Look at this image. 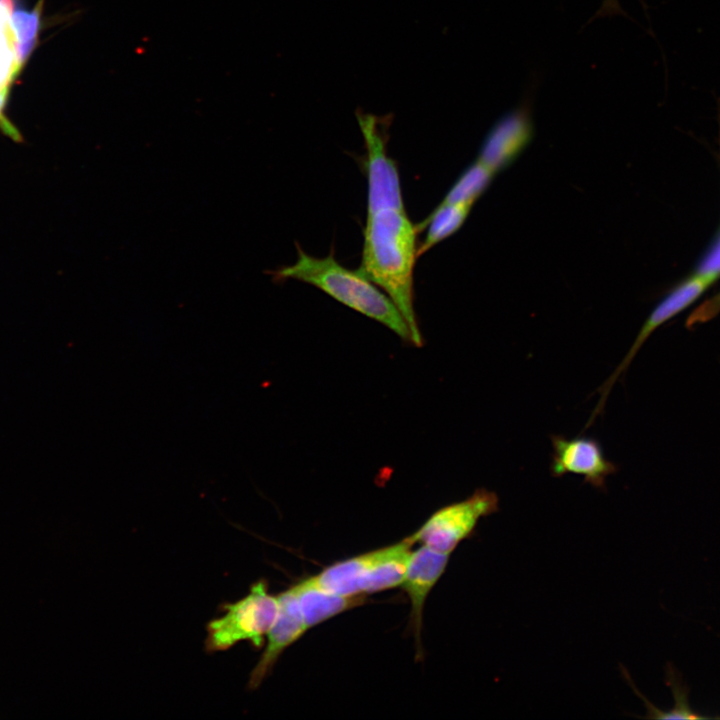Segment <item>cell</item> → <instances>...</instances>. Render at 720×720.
<instances>
[{
    "mask_svg": "<svg viewBox=\"0 0 720 720\" xmlns=\"http://www.w3.org/2000/svg\"><path fill=\"white\" fill-rule=\"evenodd\" d=\"M449 554L434 551L421 545L412 552L405 579L402 583L411 603L410 626L421 650V631L424 605L432 588L444 573Z\"/></svg>",
    "mask_w": 720,
    "mask_h": 720,
    "instance_id": "10",
    "label": "cell"
},
{
    "mask_svg": "<svg viewBox=\"0 0 720 720\" xmlns=\"http://www.w3.org/2000/svg\"><path fill=\"white\" fill-rule=\"evenodd\" d=\"M717 279L718 278L713 275L696 270V272L692 275L679 282L653 308L620 364L599 388L600 399L587 425H590L595 417L602 412L606 398L608 397L612 386L627 370L634 357L650 335L662 324L669 321L696 302V300H698L701 295L717 281Z\"/></svg>",
    "mask_w": 720,
    "mask_h": 720,
    "instance_id": "6",
    "label": "cell"
},
{
    "mask_svg": "<svg viewBox=\"0 0 720 720\" xmlns=\"http://www.w3.org/2000/svg\"><path fill=\"white\" fill-rule=\"evenodd\" d=\"M414 544L409 537L401 542L373 550V559L364 586V594H372L402 585Z\"/></svg>",
    "mask_w": 720,
    "mask_h": 720,
    "instance_id": "12",
    "label": "cell"
},
{
    "mask_svg": "<svg viewBox=\"0 0 720 720\" xmlns=\"http://www.w3.org/2000/svg\"><path fill=\"white\" fill-rule=\"evenodd\" d=\"M417 231L405 209L385 208L367 215L357 271L389 296L410 329L412 344L422 346L413 293Z\"/></svg>",
    "mask_w": 720,
    "mask_h": 720,
    "instance_id": "1",
    "label": "cell"
},
{
    "mask_svg": "<svg viewBox=\"0 0 720 720\" xmlns=\"http://www.w3.org/2000/svg\"><path fill=\"white\" fill-rule=\"evenodd\" d=\"M666 684L670 687L674 698V706L668 711H663L649 702L635 687L637 694L645 702L648 718L653 719H706L695 712L689 705V688L684 683L681 673L669 663L666 666Z\"/></svg>",
    "mask_w": 720,
    "mask_h": 720,
    "instance_id": "16",
    "label": "cell"
},
{
    "mask_svg": "<svg viewBox=\"0 0 720 720\" xmlns=\"http://www.w3.org/2000/svg\"><path fill=\"white\" fill-rule=\"evenodd\" d=\"M473 205L465 203H439L432 213L417 228H427L422 245L418 248L421 256L439 242L457 232L467 219Z\"/></svg>",
    "mask_w": 720,
    "mask_h": 720,
    "instance_id": "14",
    "label": "cell"
},
{
    "mask_svg": "<svg viewBox=\"0 0 720 720\" xmlns=\"http://www.w3.org/2000/svg\"><path fill=\"white\" fill-rule=\"evenodd\" d=\"M297 247V260L274 271L275 279H293L315 286L338 302L381 323L403 341L412 343L403 315L378 286L357 270L342 266L333 254L318 258Z\"/></svg>",
    "mask_w": 720,
    "mask_h": 720,
    "instance_id": "2",
    "label": "cell"
},
{
    "mask_svg": "<svg viewBox=\"0 0 720 720\" xmlns=\"http://www.w3.org/2000/svg\"><path fill=\"white\" fill-rule=\"evenodd\" d=\"M553 447L550 472L553 477L565 474L582 476L592 487L605 490L607 478L615 474L617 466L605 457L599 441L592 437L567 438L551 435Z\"/></svg>",
    "mask_w": 720,
    "mask_h": 720,
    "instance_id": "7",
    "label": "cell"
},
{
    "mask_svg": "<svg viewBox=\"0 0 720 720\" xmlns=\"http://www.w3.org/2000/svg\"><path fill=\"white\" fill-rule=\"evenodd\" d=\"M533 137L534 126L528 105L518 106L493 124L482 141L477 160L497 174L520 156Z\"/></svg>",
    "mask_w": 720,
    "mask_h": 720,
    "instance_id": "8",
    "label": "cell"
},
{
    "mask_svg": "<svg viewBox=\"0 0 720 720\" xmlns=\"http://www.w3.org/2000/svg\"><path fill=\"white\" fill-rule=\"evenodd\" d=\"M225 613L207 626L205 650L207 653L226 651L241 641L254 647L264 644V636L271 629L277 613V597L268 591V583L260 579L253 583L247 595L233 603H223Z\"/></svg>",
    "mask_w": 720,
    "mask_h": 720,
    "instance_id": "3",
    "label": "cell"
},
{
    "mask_svg": "<svg viewBox=\"0 0 720 720\" xmlns=\"http://www.w3.org/2000/svg\"><path fill=\"white\" fill-rule=\"evenodd\" d=\"M495 175L496 174L476 159L458 177L441 203H465L474 205L488 189Z\"/></svg>",
    "mask_w": 720,
    "mask_h": 720,
    "instance_id": "15",
    "label": "cell"
},
{
    "mask_svg": "<svg viewBox=\"0 0 720 720\" xmlns=\"http://www.w3.org/2000/svg\"><path fill=\"white\" fill-rule=\"evenodd\" d=\"M277 600L278 613L267 634L265 649L251 671L248 681L250 690L260 686L272 672L283 651L307 631L292 587L279 594Z\"/></svg>",
    "mask_w": 720,
    "mask_h": 720,
    "instance_id": "9",
    "label": "cell"
},
{
    "mask_svg": "<svg viewBox=\"0 0 720 720\" xmlns=\"http://www.w3.org/2000/svg\"><path fill=\"white\" fill-rule=\"evenodd\" d=\"M307 629L361 605L363 596H342L322 588L315 576L292 586Z\"/></svg>",
    "mask_w": 720,
    "mask_h": 720,
    "instance_id": "11",
    "label": "cell"
},
{
    "mask_svg": "<svg viewBox=\"0 0 720 720\" xmlns=\"http://www.w3.org/2000/svg\"><path fill=\"white\" fill-rule=\"evenodd\" d=\"M498 510V495L478 488L469 497L436 510L410 538L414 543L450 555L461 541L471 536L481 518Z\"/></svg>",
    "mask_w": 720,
    "mask_h": 720,
    "instance_id": "4",
    "label": "cell"
},
{
    "mask_svg": "<svg viewBox=\"0 0 720 720\" xmlns=\"http://www.w3.org/2000/svg\"><path fill=\"white\" fill-rule=\"evenodd\" d=\"M355 116L367 151V215L385 208L405 209L398 169L386 149L393 116L379 117L360 108Z\"/></svg>",
    "mask_w": 720,
    "mask_h": 720,
    "instance_id": "5",
    "label": "cell"
},
{
    "mask_svg": "<svg viewBox=\"0 0 720 720\" xmlns=\"http://www.w3.org/2000/svg\"><path fill=\"white\" fill-rule=\"evenodd\" d=\"M12 23L17 33V52L20 61H24L30 53L39 27V16L36 12L27 13L16 10L12 15Z\"/></svg>",
    "mask_w": 720,
    "mask_h": 720,
    "instance_id": "17",
    "label": "cell"
},
{
    "mask_svg": "<svg viewBox=\"0 0 720 720\" xmlns=\"http://www.w3.org/2000/svg\"><path fill=\"white\" fill-rule=\"evenodd\" d=\"M372 559L373 551H369L335 562L316 575V580L330 592L349 597L363 596Z\"/></svg>",
    "mask_w": 720,
    "mask_h": 720,
    "instance_id": "13",
    "label": "cell"
},
{
    "mask_svg": "<svg viewBox=\"0 0 720 720\" xmlns=\"http://www.w3.org/2000/svg\"><path fill=\"white\" fill-rule=\"evenodd\" d=\"M720 312V291L713 297L699 305L688 317L686 326L691 328L694 325L705 323Z\"/></svg>",
    "mask_w": 720,
    "mask_h": 720,
    "instance_id": "18",
    "label": "cell"
}]
</instances>
